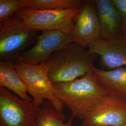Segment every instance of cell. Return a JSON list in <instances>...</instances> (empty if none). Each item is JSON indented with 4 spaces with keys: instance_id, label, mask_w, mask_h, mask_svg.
<instances>
[{
    "instance_id": "4",
    "label": "cell",
    "mask_w": 126,
    "mask_h": 126,
    "mask_svg": "<svg viewBox=\"0 0 126 126\" xmlns=\"http://www.w3.org/2000/svg\"><path fill=\"white\" fill-rule=\"evenodd\" d=\"M14 62L17 72L27 87L28 93L37 107H40L47 99L57 109L63 111L64 105L55 95L45 63L32 65L18 60Z\"/></svg>"
},
{
    "instance_id": "15",
    "label": "cell",
    "mask_w": 126,
    "mask_h": 126,
    "mask_svg": "<svg viewBox=\"0 0 126 126\" xmlns=\"http://www.w3.org/2000/svg\"><path fill=\"white\" fill-rule=\"evenodd\" d=\"M84 1L82 0H30L29 8L37 10L79 9Z\"/></svg>"
},
{
    "instance_id": "17",
    "label": "cell",
    "mask_w": 126,
    "mask_h": 126,
    "mask_svg": "<svg viewBox=\"0 0 126 126\" xmlns=\"http://www.w3.org/2000/svg\"><path fill=\"white\" fill-rule=\"evenodd\" d=\"M122 16V19H126V0H112Z\"/></svg>"
},
{
    "instance_id": "14",
    "label": "cell",
    "mask_w": 126,
    "mask_h": 126,
    "mask_svg": "<svg viewBox=\"0 0 126 126\" xmlns=\"http://www.w3.org/2000/svg\"><path fill=\"white\" fill-rule=\"evenodd\" d=\"M73 119L71 117L67 122H64L65 116L62 111L47 100L40 107L34 126H73Z\"/></svg>"
},
{
    "instance_id": "7",
    "label": "cell",
    "mask_w": 126,
    "mask_h": 126,
    "mask_svg": "<svg viewBox=\"0 0 126 126\" xmlns=\"http://www.w3.org/2000/svg\"><path fill=\"white\" fill-rule=\"evenodd\" d=\"M126 99L107 94L89 110L81 126H124Z\"/></svg>"
},
{
    "instance_id": "19",
    "label": "cell",
    "mask_w": 126,
    "mask_h": 126,
    "mask_svg": "<svg viewBox=\"0 0 126 126\" xmlns=\"http://www.w3.org/2000/svg\"><path fill=\"white\" fill-rule=\"evenodd\" d=\"M124 126H126V123H125V125H124Z\"/></svg>"
},
{
    "instance_id": "2",
    "label": "cell",
    "mask_w": 126,
    "mask_h": 126,
    "mask_svg": "<svg viewBox=\"0 0 126 126\" xmlns=\"http://www.w3.org/2000/svg\"><path fill=\"white\" fill-rule=\"evenodd\" d=\"M98 57L76 43L69 44L52 54L45 62L50 82L53 85L85 76L92 71Z\"/></svg>"
},
{
    "instance_id": "12",
    "label": "cell",
    "mask_w": 126,
    "mask_h": 126,
    "mask_svg": "<svg viewBox=\"0 0 126 126\" xmlns=\"http://www.w3.org/2000/svg\"><path fill=\"white\" fill-rule=\"evenodd\" d=\"M92 71L108 94L126 99V67L105 70L94 66Z\"/></svg>"
},
{
    "instance_id": "5",
    "label": "cell",
    "mask_w": 126,
    "mask_h": 126,
    "mask_svg": "<svg viewBox=\"0 0 126 126\" xmlns=\"http://www.w3.org/2000/svg\"><path fill=\"white\" fill-rule=\"evenodd\" d=\"M79 9L37 10L26 8L14 15L27 26L37 31H58L70 34L75 26L73 19Z\"/></svg>"
},
{
    "instance_id": "3",
    "label": "cell",
    "mask_w": 126,
    "mask_h": 126,
    "mask_svg": "<svg viewBox=\"0 0 126 126\" xmlns=\"http://www.w3.org/2000/svg\"><path fill=\"white\" fill-rule=\"evenodd\" d=\"M37 32L15 15L0 24V61L17 60L30 46L36 43Z\"/></svg>"
},
{
    "instance_id": "13",
    "label": "cell",
    "mask_w": 126,
    "mask_h": 126,
    "mask_svg": "<svg viewBox=\"0 0 126 126\" xmlns=\"http://www.w3.org/2000/svg\"><path fill=\"white\" fill-rule=\"evenodd\" d=\"M0 88L12 91L25 100L33 101L32 98L27 94V87L17 72L13 61L0 62Z\"/></svg>"
},
{
    "instance_id": "1",
    "label": "cell",
    "mask_w": 126,
    "mask_h": 126,
    "mask_svg": "<svg viewBox=\"0 0 126 126\" xmlns=\"http://www.w3.org/2000/svg\"><path fill=\"white\" fill-rule=\"evenodd\" d=\"M53 86L56 97L71 110V117L83 120L94 105L108 94L93 71L80 79Z\"/></svg>"
},
{
    "instance_id": "16",
    "label": "cell",
    "mask_w": 126,
    "mask_h": 126,
    "mask_svg": "<svg viewBox=\"0 0 126 126\" xmlns=\"http://www.w3.org/2000/svg\"><path fill=\"white\" fill-rule=\"evenodd\" d=\"M30 0H0V24L19 11L29 8Z\"/></svg>"
},
{
    "instance_id": "10",
    "label": "cell",
    "mask_w": 126,
    "mask_h": 126,
    "mask_svg": "<svg viewBox=\"0 0 126 126\" xmlns=\"http://www.w3.org/2000/svg\"><path fill=\"white\" fill-rule=\"evenodd\" d=\"M87 49L99 56V64L105 70L126 67V36L123 35L109 39L99 38Z\"/></svg>"
},
{
    "instance_id": "6",
    "label": "cell",
    "mask_w": 126,
    "mask_h": 126,
    "mask_svg": "<svg viewBox=\"0 0 126 126\" xmlns=\"http://www.w3.org/2000/svg\"><path fill=\"white\" fill-rule=\"evenodd\" d=\"M39 108L0 88V126H34Z\"/></svg>"
},
{
    "instance_id": "18",
    "label": "cell",
    "mask_w": 126,
    "mask_h": 126,
    "mask_svg": "<svg viewBox=\"0 0 126 126\" xmlns=\"http://www.w3.org/2000/svg\"><path fill=\"white\" fill-rule=\"evenodd\" d=\"M122 34L126 36V19H122Z\"/></svg>"
},
{
    "instance_id": "8",
    "label": "cell",
    "mask_w": 126,
    "mask_h": 126,
    "mask_svg": "<svg viewBox=\"0 0 126 126\" xmlns=\"http://www.w3.org/2000/svg\"><path fill=\"white\" fill-rule=\"evenodd\" d=\"M72 42L69 34L58 31H43L34 46L24 52L16 60L32 65L45 63L55 52Z\"/></svg>"
},
{
    "instance_id": "9",
    "label": "cell",
    "mask_w": 126,
    "mask_h": 126,
    "mask_svg": "<svg viewBox=\"0 0 126 126\" xmlns=\"http://www.w3.org/2000/svg\"><path fill=\"white\" fill-rule=\"evenodd\" d=\"M73 21L75 26L70 34L72 42L87 49L99 38L100 27L94 0H85Z\"/></svg>"
},
{
    "instance_id": "11",
    "label": "cell",
    "mask_w": 126,
    "mask_h": 126,
    "mask_svg": "<svg viewBox=\"0 0 126 126\" xmlns=\"http://www.w3.org/2000/svg\"><path fill=\"white\" fill-rule=\"evenodd\" d=\"M100 27L99 38L109 39L122 35V18L112 0H94Z\"/></svg>"
}]
</instances>
